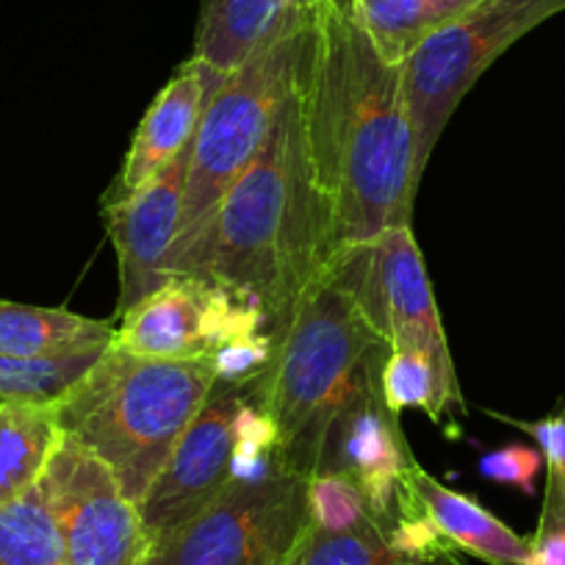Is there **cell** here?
Returning <instances> with one entry per match:
<instances>
[{"label": "cell", "instance_id": "obj_1", "mask_svg": "<svg viewBox=\"0 0 565 565\" xmlns=\"http://www.w3.org/2000/svg\"><path fill=\"white\" fill-rule=\"evenodd\" d=\"M308 161L324 222V258L407 227L416 203V136L399 64H388L355 7L311 14L297 67Z\"/></svg>", "mask_w": 565, "mask_h": 565}, {"label": "cell", "instance_id": "obj_13", "mask_svg": "<svg viewBox=\"0 0 565 565\" xmlns=\"http://www.w3.org/2000/svg\"><path fill=\"white\" fill-rule=\"evenodd\" d=\"M189 156L192 145L134 194L103 205V222L119 269L117 317L172 277L170 258L181 227Z\"/></svg>", "mask_w": 565, "mask_h": 565}, {"label": "cell", "instance_id": "obj_12", "mask_svg": "<svg viewBox=\"0 0 565 565\" xmlns=\"http://www.w3.org/2000/svg\"><path fill=\"white\" fill-rule=\"evenodd\" d=\"M352 255L363 308L385 344L427 352L444 374L458 377L413 227H394Z\"/></svg>", "mask_w": 565, "mask_h": 565}, {"label": "cell", "instance_id": "obj_23", "mask_svg": "<svg viewBox=\"0 0 565 565\" xmlns=\"http://www.w3.org/2000/svg\"><path fill=\"white\" fill-rule=\"evenodd\" d=\"M286 565H433L424 559L407 557L394 546L380 526V521H366L350 532H322L306 524L295 552Z\"/></svg>", "mask_w": 565, "mask_h": 565}, {"label": "cell", "instance_id": "obj_8", "mask_svg": "<svg viewBox=\"0 0 565 565\" xmlns=\"http://www.w3.org/2000/svg\"><path fill=\"white\" fill-rule=\"evenodd\" d=\"M56 515L67 565H141L150 541L139 508L103 460L75 438H58L40 480Z\"/></svg>", "mask_w": 565, "mask_h": 565}, {"label": "cell", "instance_id": "obj_4", "mask_svg": "<svg viewBox=\"0 0 565 565\" xmlns=\"http://www.w3.org/2000/svg\"><path fill=\"white\" fill-rule=\"evenodd\" d=\"M214 385L211 355L161 361L108 344L56 402L58 430L103 460L139 508Z\"/></svg>", "mask_w": 565, "mask_h": 565}, {"label": "cell", "instance_id": "obj_9", "mask_svg": "<svg viewBox=\"0 0 565 565\" xmlns=\"http://www.w3.org/2000/svg\"><path fill=\"white\" fill-rule=\"evenodd\" d=\"M385 355L388 352L372 358L358 372L350 394L330 422L319 469L350 477L366 497L372 519L380 524L418 508L413 491V471L418 463L407 452L399 416L385 407L380 394V369Z\"/></svg>", "mask_w": 565, "mask_h": 565}, {"label": "cell", "instance_id": "obj_16", "mask_svg": "<svg viewBox=\"0 0 565 565\" xmlns=\"http://www.w3.org/2000/svg\"><path fill=\"white\" fill-rule=\"evenodd\" d=\"M286 18V0H200L192 58L220 75H231Z\"/></svg>", "mask_w": 565, "mask_h": 565}, {"label": "cell", "instance_id": "obj_14", "mask_svg": "<svg viewBox=\"0 0 565 565\" xmlns=\"http://www.w3.org/2000/svg\"><path fill=\"white\" fill-rule=\"evenodd\" d=\"M222 78L225 75L205 67L198 58H189L178 67L141 117L106 203L134 194L192 145L194 130Z\"/></svg>", "mask_w": 565, "mask_h": 565}, {"label": "cell", "instance_id": "obj_18", "mask_svg": "<svg viewBox=\"0 0 565 565\" xmlns=\"http://www.w3.org/2000/svg\"><path fill=\"white\" fill-rule=\"evenodd\" d=\"M482 0H355V18L374 51L388 64H405L416 47L463 18Z\"/></svg>", "mask_w": 565, "mask_h": 565}, {"label": "cell", "instance_id": "obj_26", "mask_svg": "<svg viewBox=\"0 0 565 565\" xmlns=\"http://www.w3.org/2000/svg\"><path fill=\"white\" fill-rule=\"evenodd\" d=\"M543 466L546 463H543V455L537 449L524 447V444H510V447L482 455L480 463H477V471L486 480L497 482V486L515 488V491L532 497L535 493V480Z\"/></svg>", "mask_w": 565, "mask_h": 565}, {"label": "cell", "instance_id": "obj_29", "mask_svg": "<svg viewBox=\"0 0 565 565\" xmlns=\"http://www.w3.org/2000/svg\"><path fill=\"white\" fill-rule=\"evenodd\" d=\"M324 7H355V0H286L291 14H313Z\"/></svg>", "mask_w": 565, "mask_h": 565}, {"label": "cell", "instance_id": "obj_7", "mask_svg": "<svg viewBox=\"0 0 565 565\" xmlns=\"http://www.w3.org/2000/svg\"><path fill=\"white\" fill-rule=\"evenodd\" d=\"M306 486L289 463L258 482L231 480L141 565H286L308 524Z\"/></svg>", "mask_w": 565, "mask_h": 565}, {"label": "cell", "instance_id": "obj_25", "mask_svg": "<svg viewBox=\"0 0 565 565\" xmlns=\"http://www.w3.org/2000/svg\"><path fill=\"white\" fill-rule=\"evenodd\" d=\"M211 358H214L216 383L247 385L269 369L271 358H275V339L271 333H260V330L236 335V339L225 341Z\"/></svg>", "mask_w": 565, "mask_h": 565}, {"label": "cell", "instance_id": "obj_20", "mask_svg": "<svg viewBox=\"0 0 565 565\" xmlns=\"http://www.w3.org/2000/svg\"><path fill=\"white\" fill-rule=\"evenodd\" d=\"M380 394L394 416L418 407L433 422L441 424L449 407L463 411L458 377L444 374L427 352L405 350V347H394L385 355L383 369H380Z\"/></svg>", "mask_w": 565, "mask_h": 565}, {"label": "cell", "instance_id": "obj_3", "mask_svg": "<svg viewBox=\"0 0 565 565\" xmlns=\"http://www.w3.org/2000/svg\"><path fill=\"white\" fill-rule=\"evenodd\" d=\"M391 347L358 291L355 255L341 253L313 275L289 322L275 335V358L249 391L271 416L286 463L311 477L322 469L324 438L358 372Z\"/></svg>", "mask_w": 565, "mask_h": 565}, {"label": "cell", "instance_id": "obj_27", "mask_svg": "<svg viewBox=\"0 0 565 565\" xmlns=\"http://www.w3.org/2000/svg\"><path fill=\"white\" fill-rule=\"evenodd\" d=\"M530 565H565V508L543 493L541 519L530 537Z\"/></svg>", "mask_w": 565, "mask_h": 565}, {"label": "cell", "instance_id": "obj_10", "mask_svg": "<svg viewBox=\"0 0 565 565\" xmlns=\"http://www.w3.org/2000/svg\"><path fill=\"white\" fill-rule=\"evenodd\" d=\"M266 319L253 302L198 275L170 280L119 317L111 347L141 358H209L236 335L258 333Z\"/></svg>", "mask_w": 565, "mask_h": 565}, {"label": "cell", "instance_id": "obj_6", "mask_svg": "<svg viewBox=\"0 0 565 565\" xmlns=\"http://www.w3.org/2000/svg\"><path fill=\"white\" fill-rule=\"evenodd\" d=\"M559 12H565V0H482L411 53L402 64V78L416 136L418 175H424L444 128L482 73Z\"/></svg>", "mask_w": 565, "mask_h": 565}, {"label": "cell", "instance_id": "obj_21", "mask_svg": "<svg viewBox=\"0 0 565 565\" xmlns=\"http://www.w3.org/2000/svg\"><path fill=\"white\" fill-rule=\"evenodd\" d=\"M0 565H67L62 532L40 482L0 504Z\"/></svg>", "mask_w": 565, "mask_h": 565}, {"label": "cell", "instance_id": "obj_2", "mask_svg": "<svg viewBox=\"0 0 565 565\" xmlns=\"http://www.w3.org/2000/svg\"><path fill=\"white\" fill-rule=\"evenodd\" d=\"M324 264L322 205L295 75L264 145L227 189L178 275L205 277L253 302L275 339Z\"/></svg>", "mask_w": 565, "mask_h": 565}, {"label": "cell", "instance_id": "obj_24", "mask_svg": "<svg viewBox=\"0 0 565 565\" xmlns=\"http://www.w3.org/2000/svg\"><path fill=\"white\" fill-rule=\"evenodd\" d=\"M308 524L322 532H350L372 521L366 497L341 471H317L306 486Z\"/></svg>", "mask_w": 565, "mask_h": 565}, {"label": "cell", "instance_id": "obj_28", "mask_svg": "<svg viewBox=\"0 0 565 565\" xmlns=\"http://www.w3.org/2000/svg\"><path fill=\"white\" fill-rule=\"evenodd\" d=\"M493 416L515 430L526 433L537 444V452L543 455L548 471H565V402L557 413L537 418V422H521V418L504 416V413H493Z\"/></svg>", "mask_w": 565, "mask_h": 565}, {"label": "cell", "instance_id": "obj_15", "mask_svg": "<svg viewBox=\"0 0 565 565\" xmlns=\"http://www.w3.org/2000/svg\"><path fill=\"white\" fill-rule=\"evenodd\" d=\"M413 491L427 519L458 552L491 565H530V537H521L475 497L452 491L422 466L413 471Z\"/></svg>", "mask_w": 565, "mask_h": 565}, {"label": "cell", "instance_id": "obj_5", "mask_svg": "<svg viewBox=\"0 0 565 565\" xmlns=\"http://www.w3.org/2000/svg\"><path fill=\"white\" fill-rule=\"evenodd\" d=\"M311 14H291L280 29L238 70L222 78L205 106L192 139L181 227L172 249V275H178L203 233L209 231L227 189L264 145L277 108L295 84L297 64Z\"/></svg>", "mask_w": 565, "mask_h": 565}, {"label": "cell", "instance_id": "obj_19", "mask_svg": "<svg viewBox=\"0 0 565 565\" xmlns=\"http://www.w3.org/2000/svg\"><path fill=\"white\" fill-rule=\"evenodd\" d=\"M58 438L56 405L0 402V504L23 497L42 480Z\"/></svg>", "mask_w": 565, "mask_h": 565}, {"label": "cell", "instance_id": "obj_11", "mask_svg": "<svg viewBox=\"0 0 565 565\" xmlns=\"http://www.w3.org/2000/svg\"><path fill=\"white\" fill-rule=\"evenodd\" d=\"M244 391L247 385L216 383L209 402L200 407L167 463L156 475L153 486L139 504L141 526L150 546L203 513L227 488L233 460V422Z\"/></svg>", "mask_w": 565, "mask_h": 565}, {"label": "cell", "instance_id": "obj_22", "mask_svg": "<svg viewBox=\"0 0 565 565\" xmlns=\"http://www.w3.org/2000/svg\"><path fill=\"white\" fill-rule=\"evenodd\" d=\"M100 355L103 350L56 358L0 355V402L56 405L95 366Z\"/></svg>", "mask_w": 565, "mask_h": 565}, {"label": "cell", "instance_id": "obj_17", "mask_svg": "<svg viewBox=\"0 0 565 565\" xmlns=\"http://www.w3.org/2000/svg\"><path fill=\"white\" fill-rule=\"evenodd\" d=\"M114 324L81 317L67 308L23 306L0 300V355L56 358L73 352L106 350Z\"/></svg>", "mask_w": 565, "mask_h": 565}]
</instances>
